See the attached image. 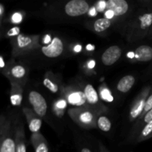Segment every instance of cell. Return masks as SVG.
Returning <instances> with one entry per match:
<instances>
[{
	"label": "cell",
	"mask_w": 152,
	"mask_h": 152,
	"mask_svg": "<svg viewBox=\"0 0 152 152\" xmlns=\"http://www.w3.org/2000/svg\"><path fill=\"white\" fill-rule=\"evenodd\" d=\"M70 112L72 113L73 117L82 126H91L94 123V114L89 110H77Z\"/></svg>",
	"instance_id": "5b68a950"
},
{
	"label": "cell",
	"mask_w": 152,
	"mask_h": 152,
	"mask_svg": "<svg viewBox=\"0 0 152 152\" xmlns=\"http://www.w3.org/2000/svg\"><path fill=\"white\" fill-rule=\"evenodd\" d=\"M10 100L11 105L14 106H19L22 101V90L19 86L13 85L10 91Z\"/></svg>",
	"instance_id": "8fae6325"
},
{
	"label": "cell",
	"mask_w": 152,
	"mask_h": 152,
	"mask_svg": "<svg viewBox=\"0 0 152 152\" xmlns=\"http://www.w3.org/2000/svg\"><path fill=\"white\" fill-rule=\"evenodd\" d=\"M34 43L32 37H27L23 34H19L16 38V45L19 49L22 50H27L31 48Z\"/></svg>",
	"instance_id": "5bb4252c"
},
{
	"label": "cell",
	"mask_w": 152,
	"mask_h": 152,
	"mask_svg": "<svg viewBox=\"0 0 152 152\" xmlns=\"http://www.w3.org/2000/svg\"><path fill=\"white\" fill-rule=\"evenodd\" d=\"M96 7H93L92 8H91L90 10H89V14L91 15V16H96Z\"/></svg>",
	"instance_id": "1f68e13d"
},
{
	"label": "cell",
	"mask_w": 152,
	"mask_h": 152,
	"mask_svg": "<svg viewBox=\"0 0 152 152\" xmlns=\"http://www.w3.org/2000/svg\"><path fill=\"white\" fill-rule=\"evenodd\" d=\"M97 126L99 129L102 132H109L111 129V123L108 117L105 116H101L98 118Z\"/></svg>",
	"instance_id": "e0dca14e"
},
{
	"label": "cell",
	"mask_w": 152,
	"mask_h": 152,
	"mask_svg": "<svg viewBox=\"0 0 152 152\" xmlns=\"http://www.w3.org/2000/svg\"><path fill=\"white\" fill-rule=\"evenodd\" d=\"M43 84L44 86L48 89L49 91H50L53 93H56L58 91V86L57 85L55 84L53 82H52L51 80L49 78H45L43 80Z\"/></svg>",
	"instance_id": "44dd1931"
},
{
	"label": "cell",
	"mask_w": 152,
	"mask_h": 152,
	"mask_svg": "<svg viewBox=\"0 0 152 152\" xmlns=\"http://www.w3.org/2000/svg\"><path fill=\"white\" fill-rule=\"evenodd\" d=\"M150 122H152V109L148 111L144 117V123L148 124Z\"/></svg>",
	"instance_id": "83f0119b"
},
{
	"label": "cell",
	"mask_w": 152,
	"mask_h": 152,
	"mask_svg": "<svg viewBox=\"0 0 152 152\" xmlns=\"http://www.w3.org/2000/svg\"><path fill=\"white\" fill-rule=\"evenodd\" d=\"M63 49V43L62 40L58 37H55L52 39L50 44L42 48V51L47 57L56 58L62 54Z\"/></svg>",
	"instance_id": "3957f363"
},
{
	"label": "cell",
	"mask_w": 152,
	"mask_h": 152,
	"mask_svg": "<svg viewBox=\"0 0 152 152\" xmlns=\"http://www.w3.org/2000/svg\"><path fill=\"white\" fill-rule=\"evenodd\" d=\"M151 109H152V94L148 96V99H146V102H145L143 113H147Z\"/></svg>",
	"instance_id": "603a6c76"
},
{
	"label": "cell",
	"mask_w": 152,
	"mask_h": 152,
	"mask_svg": "<svg viewBox=\"0 0 152 152\" xmlns=\"http://www.w3.org/2000/svg\"><path fill=\"white\" fill-rule=\"evenodd\" d=\"M111 22L109 19H106V18H102V19H99L95 21L94 27L96 32H102V31L108 29L111 26Z\"/></svg>",
	"instance_id": "2e32d148"
},
{
	"label": "cell",
	"mask_w": 152,
	"mask_h": 152,
	"mask_svg": "<svg viewBox=\"0 0 152 152\" xmlns=\"http://www.w3.org/2000/svg\"><path fill=\"white\" fill-rule=\"evenodd\" d=\"M3 13H4V6L2 4H0V16L2 17Z\"/></svg>",
	"instance_id": "d590c367"
},
{
	"label": "cell",
	"mask_w": 152,
	"mask_h": 152,
	"mask_svg": "<svg viewBox=\"0 0 152 152\" xmlns=\"http://www.w3.org/2000/svg\"><path fill=\"white\" fill-rule=\"evenodd\" d=\"M28 100L33 106L34 112L37 116L42 117L45 115L48 105L45 99L41 94L34 91L30 92L28 94Z\"/></svg>",
	"instance_id": "6da1fadb"
},
{
	"label": "cell",
	"mask_w": 152,
	"mask_h": 152,
	"mask_svg": "<svg viewBox=\"0 0 152 152\" xmlns=\"http://www.w3.org/2000/svg\"><path fill=\"white\" fill-rule=\"evenodd\" d=\"M105 16L106 19H109L110 20V19H112V18L114 17V13L111 11V10H106V11L105 12Z\"/></svg>",
	"instance_id": "f1b7e54d"
},
{
	"label": "cell",
	"mask_w": 152,
	"mask_h": 152,
	"mask_svg": "<svg viewBox=\"0 0 152 152\" xmlns=\"http://www.w3.org/2000/svg\"><path fill=\"white\" fill-rule=\"evenodd\" d=\"M19 32H20V29L19 27H14L13 28H10L7 33V37H14V36H19Z\"/></svg>",
	"instance_id": "cb8c5ba5"
},
{
	"label": "cell",
	"mask_w": 152,
	"mask_h": 152,
	"mask_svg": "<svg viewBox=\"0 0 152 152\" xmlns=\"http://www.w3.org/2000/svg\"><path fill=\"white\" fill-rule=\"evenodd\" d=\"M89 10V4L84 0H72L67 3L65 7V13L72 17L86 14Z\"/></svg>",
	"instance_id": "7a4b0ae2"
},
{
	"label": "cell",
	"mask_w": 152,
	"mask_h": 152,
	"mask_svg": "<svg viewBox=\"0 0 152 152\" xmlns=\"http://www.w3.org/2000/svg\"><path fill=\"white\" fill-rule=\"evenodd\" d=\"M82 50V46L80 45H77L74 47V51L77 52V53H79Z\"/></svg>",
	"instance_id": "d6a6232c"
},
{
	"label": "cell",
	"mask_w": 152,
	"mask_h": 152,
	"mask_svg": "<svg viewBox=\"0 0 152 152\" xmlns=\"http://www.w3.org/2000/svg\"><path fill=\"white\" fill-rule=\"evenodd\" d=\"M86 49H87L88 50H94L95 49V47L94 45H87V46H86Z\"/></svg>",
	"instance_id": "e575fe53"
},
{
	"label": "cell",
	"mask_w": 152,
	"mask_h": 152,
	"mask_svg": "<svg viewBox=\"0 0 152 152\" xmlns=\"http://www.w3.org/2000/svg\"><path fill=\"white\" fill-rule=\"evenodd\" d=\"M100 96L102 98V99L107 101V102H112L114 100V97L111 95V92L108 90V88H102L100 91Z\"/></svg>",
	"instance_id": "7402d4cb"
},
{
	"label": "cell",
	"mask_w": 152,
	"mask_h": 152,
	"mask_svg": "<svg viewBox=\"0 0 152 152\" xmlns=\"http://www.w3.org/2000/svg\"><path fill=\"white\" fill-rule=\"evenodd\" d=\"M134 83L135 78L133 76H125L119 81V83L117 84V90L122 93H126L133 87Z\"/></svg>",
	"instance_id": "9c48e42d"
},
{
	"label": "cell",
	"mask_w": 152,
	"mask_h": 152,
	"mask_svg": "<svg viewBox=\"0 0 152 152\" xmlns=\"http://www.w3.org/2000/svg\"><path fill=\"white\" fill-rule=\"evenodd\" d=\"M146 99L145 97H142L137 102L134 106L132 108L130 111V117L132 120H134L137 117H139L142 113H143L144 108H145Z\"/></svg>",
	"instance_id": "9a60e30c"
},
{
	"label": "cell",
	"mask_w": 152,
	"mask_h": 152,
	"mask_svg": "<svg viewBox=\"0 0 152 152\" xmlns=\"http://www.w3.org/2000/svg\"><path fill=\"white\" fill-rule=\"evenodd\" d=\"M4 66H5V63H4V59H3L2 56H1V57H0V67H1V68H3Z\"/></svg>",
	"instance_id": "836d02e7"
},
{
	"label": "cell",
	"mask_w": 152,
	"mask_h": 152,
	"mask_svg": "<svg viewBox=\"0 0 152 152\" xmlns=\"http://www.w3.org/2000/svg\"><path fill=\"white\" fill-rule=\"evenodd\" d=\"M135 58L140 62H148L152 59V48L148 45H141L134 52Z\"/></svg>",
	"instance_id": "52a82bcc"
},
{
	"label": "cell",
	"mask_w": 152,
	"mask_h": 152,
	"mask_svg": "<svg viewBox=\"0 0 152 152\" xmlns=\"http://www.w3.org/2000/svg\"><path fill=\"white\" fill-rule=\"evenodd\" d=\"M102 152H105V151H102Z\"/></svg>",
	"instance_id": "f35d334b"
},
{
	"label": "cell",
	"mask_w": 152,
	"mask_h": 152,
	"mask_svg": "<svg viewBox=\"0 0 152 152\" xmlns=\"http://www.w3.org/2000/svg\"><path fill=\"white\" fill-rule=\"evenodd\" d=\"M25 73H26L25 68L23 66L19 65H15L10 70V74L16 79L23 78L25 75Z\"/></svg>",
	"instance_id": "d6986e66"
},
{
	"label": "cell",
	"mask_w": 152,
	"mask_h": 152,
	"mask_svg": "<svg viewBox=\"0 0 152 152\" xmlns=\"http://www.w3.org/2000/svg\"><path fill=\"white\" fill-rule=\"evenodd\" d=\"M95 65H96V62H95L94 59L90 60L88 62V68H90V69H93V68H94Z\"/></svg>",
	"instance_id": "4dcf8cb0"
},
{
	"label": "cell",
	"mask_w": 152,
	"mask_h": 152,
	"mask_svg": "<svg viewBox=\"0 0 152 152\" xmlns=\"http://www.w3.org/2000/svg\"><path fill=\"white\" fill-rule=\"evenodd\" d=\"M106 1H100L99 2H97L96 5V9L97 11L99 12H102L106 9Z\"/></svg>",
	"instance_id": "484cf974"
},
{
	"label": "cell",
	"mask_w": 152,
	"mask_h": 152,
	"mask_svg": "<svg viewBox=\"0 0 152 152\" xmlns=\"http://www.w3.org/2000/svg\"><path fill=\"white\" fill-rule=\"evenodd\" d=\"M51 37L50 35H45L43 38V42H44L45 44H48L49 42H51Z\"/></svg>",
	"instance_id": "f546056e"
},
{
	"label": "cell",
	"mask_w": 152,
	"mask_h": 152,
	"mask_svg": "<svg viewBox=\"0 0 152 152\" xmlns=\"http://www.w3.org/2000/svg\"><path fill=\"white\" fill-rule=\"evenodd\" d=\"M122 54L121 49L119 46L113 45L105 50L102 55V62L105 65L109 66L119 60Z\"/></svg>",
	"instance_id": "277c9868"
},
{
	"label": "cell",
	"mask_w": 152,
	"mask_h": 152,
	"mask_svg": "<svg viewBox=\"0 0 152 152\" xmlns=\"http://www.w3.org/2000/svg\"><path fill=\"white\" fill-rule=\"evenodd\" d=\"M152 136V122H150L148 124L145 125V127L141 132L140 137L142 139L151 137Z\"/></svg>",
	"instance_id": "ffe728a7"
},
{
	"label": "cell",
	"mask_w": 152,
	"mask_h": 152,
	"mask_svg": "<svg viewBox=\"0 0 152 152\" xmlns=\"http://www.w3.org/2000/svg\"><path fill=\"white\" fill-rule=\"evenodd\" d=\"M128 57L131 58V59H133V58L135 57V53L134 52H129L128 53Z\"/></svg>",
	"instance_id": "8d00e7d4"
},
{
	"label": "cell",
	"mask_w": 152,
	"mask_h": 152,
	"mask_svg": "<svg viewBox=\"0 0 152 152\" xmlns=\"http://www.w3.org/2000/svg\"><path fill=\"white\" fill-rule=\"evenodd\" d=\"M106 3L107 10H111L116 16L124 15L129 10V4L125 0H108Z\"/></svg>",
	"instance_id": "8992f818"
},
{
	"label": "cell",
	"mask_w": 152,
	"mask_h": 152,
	"mask_svg": "<svg viewBox=\"0 0 152 152\" xmlns=\"http://www.w3.org/2000/svg\"><path fill=\"white\" fill-rule=\"evenodd\" d=\"M140 28L145 30L151 26L152 25V13H145L140 17Z\"/></svg>",
	"instance_id": "ac0fdd59"
},
{
	"label": "cell",
	"mask_w": 152,
	"mask_h": 152,
	"mask_svg": "<svg viewBox=\"0 0 152 152\" xmlns=\"http://www.w3.org/2000/svg\"><path fill=\"white\" fill-rule=\"evenodd\" d=\"M80 152H93V151H91V150L89 149V148H82L81 151H80Z\"/></svg>",
	"instance_id": "74e56055"
},
{
	"label": "cell",
	"mask_w": 152,
	"mask_h": 152,
	"mask_svg": "<svg viewBox=\"0 0 152 152\" xmlns=\"http://www.w3.org/2000/svg\"><path fill=\"white\" fill-rule=\"evenodd\" d=\"M66 105H67V102L64 99H61V100H59L58 102H56L55 104V107L56 108L59 110H63L66 108Z\"/></svg>",
	"instance_id": "4316f807"
},
{
	"label": "cell",
	"mask_w": 152,
	"mask_h": 152,
	"mask_svg": "<svg viewBox=\"0 0 152 152\" xmlns=\"http://www.w3.org/2000/svg\"><path fill=\"white\" fill-rule=\"evenodd\" d=\"M22 16L20 13H13V16L11 17V21L12 22L15 24L19 23V22H22Z\"/></svg>",
	"instance_id": "d4e9b609"
},
{
	"label": "cell",
	"mask_w": 152,
	"mask_h": 152,
	"mask_svg": "<svg viewBox=\"0 0 152 152\" xmlns=\"http://www.w3.org/2000/svg\"><path fill=\"white\" fill-rule=\"evenodd\" d=\"M84 94L86 95L87 102L91 105H96L99 102V96L94 88L90 84H88L85 87Z\"/></svg>",
	"instance_id": "7c38bea8"
},
{
	"label": "cell",
	"mask_w": 152,
	"mask_h": 152,
	"mask_svg": "<svg viewBox=\"0 0 152 152\" xmlns=\"http://www.w3.org/2000/svg\"><path fill=\"white\" fill-rule=\"evenodd\" d=\"M67 99H68V103L74 106H83L87 102L84 92L80 91L71 92L68 94Z\"/></svg>",
	"instance_id": "ba28073f"
},
{
	"label": "cell",
	"mask_w": 152,
	"mask_h": 152,
	"mask_svg": "<svg viewBox=\"0 0 152 152\" xmlns=\"http://www.w3.org/2000/svg\"><path fill=\"white\" fill-rule=\"evenodd\" d=\"M35 152H48V146L45 140L39 134H34L32 137Z\"/></svg>",
	"instance_id": "30bf717a"
},
{
	"label": "cell",
	"mask_w": 152,
	"mask_h": 152,
	"mask_svg": "<svg viewBox=\"0 0 152 152\" xmlns=\"http://www.w3.org/2000/svg\"><path fill=\"white\" fill-rule=\"evenodd\" d=\"M28 122L29 130L34 134L38 133L39 131L41 129L42 123L41 119L39 117H36V116L31 115V114L30 115V114H28Z\"/></svg>",
	"instance_id": "4fadbf2b"
}]
</instances>
